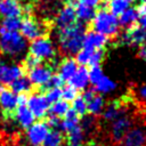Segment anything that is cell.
<instances>
[{"label": "cell", "mask_w": 146, "mask_h": 146, "mask_svg": "<svg viewBox=\"0 0 146 146\" xmlns=\"http://www.w3.org/2000/svg\"><path fill=\"white\" fill-rule=\"evenodd\" d=\"M108 11L112 13L114 16H120L125 9H128L130 7V3L127 0H111L108 1Z\"/></svg>", "instance_id": "4dcf8cb0"}, {"label": "cell", "mask_w": 146, "mask_h": 146, "mask_svg": "<svg viewBox=\"0 0 146 146\" xmlns=\"http://www.w3.org/2000/svg\"><path fill=\"white\" fill-rule=\"evenodd\" d=\"M50 128L46 121L34 122L26 129V139L31 146H42Z\"/></svg>", "instance_id": "52a82bcc"}, {"label": "cell", "mask_w": 146, "mask_h": 146, "mask_svg": "<svg viewBox=\"0 0 146 146\" xmlns=\"http://www.w3.org/2000/svg\"><path fill=\"white\" fill-rule=\"evenodd\" d=\"M137 96H138L141 100L146 102V83H145V84H141V86L137 89Z\"/></svg>", "instance_id": "b9f144b4"}, {"label": "cell", "mask_w": 146, "mask_h": 146, "mask_svg": "<svg viewBox=\"0 0 146 146\" xmlns=\"http://www.w3.org/2000/svg\"><path fill=\"white\" fill-rule=\"evenodd\" d=\"M21 19L19 17H9V18H3L0 24V30L3 31H19L21 26Z\"/></svg>", "instance_id": "d6a6232c"}, {"label": "cell", "mask_w": 146, "mask_h": 146, "mask_svg": "<svg viewBox=\"0 0 146 146\" xmlns=\"http://www.w3.org/2000/svg\"><path fill=\"white\" fill-rule=\"evenodd\" d=\"M60 91H62V99L67 103L75 99L78 96V90L70 84H66L63 88H60Z\"/></svg>", "instance_id": "e575fe53"}, {"label": "cell", "mask_w": 146, "mask_h": 146, "mask_svg": "<svg viewBox=\"0 0 146 146\" xmlns=\"http://www.w3.org/2000/svg\"><path fill=\"white\" fill-rule=\"evenodd\" d=\"M120 146H146V129L131 127L120 140Z\"/></svg>", "instance_id": "8fae6325"}, {"label": "cell", "mask_w": 146, "mask_h": 146, "mask_svg": "<svg viewBox=\"0 0 146 146\" xmlns=\"http://www.w3.org/2000/svg\"><path fill=\"white\" fill-rule=\"evenodd\" d=\"M121 40L124 44L129 46H141L146 41V30L139 25H133L122 34Z\"/></svg>", "instance_id": "4fadbf2b"}, {"label": "cell", "mask_w": 146, "mask_h": 146, "mask_svg": "<svg viewBox=\"0 0 146 146\" xmlns=\"http://www.w3.org/2000/svg\"><path fill=\"white\" fill-rule=\"evenodd\" d=\"M138 23H139V26L140 27H143L144 30H146V14L138 15Z\"/></svg>", "instance_id": "7bdbcfd3"}, {"label": "cell", "mask_w": 146, "mask_h": 146, "mask_svg": "<svg viewBox=\"0 0 146 146\" xmlns=\"http://www.w3.org/2000/svg\"><path fill=\"white\" fill-rule=\"evenodd\" d=\"M26 106L31 111V113L34 115V117L42 119L48 115L49 106L50 104L46 99L44 95L41 92H33L30 96H27Z\"/></svg>", "instance_id": "8992f818"}, {"label": "cell", "mask_w": 146, "mask_h": 146, "mask_svg": "<svg viewBox=\"0 0 146 146\" xmlns=\"http://www.w3.org/2000/svg\"><path fill=\"white\" fill-rule=\"evenodd\" d=\"M60 117H58V116H56V115H52V114H50L48 117H47V120H46V123L48 124V127L49 128H52V129H57V128H59V124H60Z\"/></svg>", "instance_id": "ab89813d"}, {"label": "cell", "mask_w": 146, "mask_h": 146, "mask_svg": "<svg viewBox=\"0 0 146 146\" xmlns=\"http://www.w3.org/2000/svg\"><path fill=\"white\" fill-rule=\"evenodd\" d=\"M138 21V13L136 8H131L129 7L128 9H125L117 18L119 25L125 29H129L131 26L135 25V23Z\"/></svg>", "instance_id": "d4e9b609"}, {"label": "cell", "mask_w": 146, "mask_h": 146, "mask_svg": "<svg viewBox=\"0 0 146 146\" xmlns=\"http://www.w3.org/2000/svg\"><path fill=\"white\" fill-rule=\"evenodd\" d=\"M63 84H64V81L62 80V78L58 74H52V76L50 78L48 83L44 86V89H48V88H60Z\"/></svg>", "instance_id": "74e56055"}, {"label": "cell", "mask_w": 146, "mask_h": 146, "mask_svg": "<svg viewBox=\"0 0 146 146\" xmlns=\"http://www.w3.org/2000/svg\"><path fill=\"white\" fill-rule=\"evenodd\" d=\"M29 52L40 62L52 60L56 56V47L50 38L42 35L31 41L29 46Z\"/></svg>", "instance_id": "277c9868"}, {"label": "cell", "mask_w": 146, "mask_h": 146, "mask_svg": "<svg viewBox=\"0 0 146 146\" xmlns=\"http://www.w3.org/2000/svg\"><path fill=\"white\" fill-rule=\"evenodd\" d=\"M91 27L94 31L111 38L119 33L120 25L116 16H114L107 9H99L95 11V15L91 19Z\"/></svg>", "instance_id": "3957f363"}, {"label": "cell", "mask_w": 146, "mask_h": 146, "mask_svg": "<svg viewBox=\"0 0 146 146\" xmlns=\"http://www.w3.org/2000/svg\"><path fill=\"white\" fill-rule=\"evenodd\" d=\"M105 57L104 50H90L87 48H81L75 54V62L80 66H96L100 65Z\"/></svg>", "instance_id": "30bf717a"}, {"label": "cell", "mask_w": 146, "mask_h": 146, "mask_svg": "<svg viewBox=\"0 0 146 146\" xmlns=\"http://www.w3.org/2000/svg\"><path fill=\"white\" fill-rule=\"evenodd\" d=\"M84 137H86L84 131L82 130L80 125H78L76 128H74L73 130L66 133V137H65L66 145L67 146H84Z\"/></svg>", "instance_id": "cb8c5ba5"}, {"label": "cell", "mask_w": 146, "mask_h": 146, "mask_svg": "<svg viewBox=\"0 0 146 146\" xmlns=\"http://www.w3.org/2000/svg\"><path fill=\"white\" fill-rule=\"evenodd\" d=\"M137 13L138 15H141V14H146V2H141L138 8H137Z\"/></svg>", "instance_id": "ee69618b"}, {"label": "cell", "mask_w": 146, "mask_h": 146, "mask_svg": "<svg viewBox=\"0 0 146 146\" xmlns=\"http://www.w3.org/2000/svg\"><path fill=\"white\" fill-rule=\"evenodd\" d=\"M86 26L82 23H75L70 27L58 30V44L62 52L67 56L75 55L83 46Z\"/></svg>", "instance_id": "6da1fadb"}, {"label": "cell", "mask_w": 146, "mask_h": 146, "mask_svg": "<svg viewBox=\"0 0 146 146\" xmlns=\"http://www.w3.org/2000/svg\"><path fill=\"white\" fill-rule=\"evenodd\" d=\"M10 90L17 95H21V94H27L31 89H32V84L29 80L27 76H19L18 79H16L15 81H13L10 84Z\"/></svg>", "instance_id": "484cf974"}, {"label": "cell", "mask_w": 146, "mask_h": 146, "mask_svg": "<svg viewBox=\"0 0 146 146\" xmlns=\"http://www.w3.org/2000/svg\"><path fill=\"white\" fill-rule=\"evenodd\" d=\"M24 70L18 64H6L2 73L0 74V82L2 84H10L13 81L22 76Z\"/></svg>", "instance_id": "44dd1931"}, {"label": "cell", "mask_w": 146, "mask_h": 146, "mask_svg": "<svg viewBox=\"0 0 146 146\" xmlns=\"http://www.w3.org/2000/svg\"><path fill=\"white\" fill-rule=\"evenodd\" d=\"M75 23H76L75 10L70 5H66L63 8H60L55 16V25L58 30L70 27Z\"/></svg>", "instance_id": "7c38bea8"}, {"label": "cell", "mask_w": 146, "mask_h": 146, "mask_svg": "<svg viewBox=\"0 0 146 146\" xmlns=\"http://www.w3.org/2000/svg\"><path fill=\"white\" fill-rule=\"evenodd\" d=\"M17 106H18L17 94L8 89H3L2 91H0V107L5 114L11 115Z\"/></svg>", "instance_id": "e0dca14e"}, {"label": "cell", "mask_w": 146, "mask_h": 146, "mask_svg": "<svg viewBox=\"0 0 146 146\" xmlns=\"http://www.w3.org/2000/svg\"><path fill=\"white\" fill-rule=\"evenodd\" d=\"M54 71L50 65H43L39 64L38 66L29 70V80L32 86L39 87V88H44V86L48 83L50 78L52 76Z\"/></svg>", "instance_id": "ba28073f"}, {"label": "cell", "mask_w": 146, "mask_h": 146, "mask_svg": "<svg viewBox=\"0 0 146 146\" xmlns=\"http://www.w3.org/2000/svg\"><path fill=\"white\" fill-rule=\"evenodd\" d=\"M23 14V6L19 0H0V17H19Z\"/></svg>", "instance_id": "ac0fdd59"}, {"label": "cell", "mask_w": 146, "mask_h": 146, "mask_svg": "<svg viewBox=\"0 0 146 146\" xmlns=\"http://www.w3.org/2000/svg\"><path fill=\"white\" fill-rule=\"evenodd\" d=\"M116 88V83L107 78L106 75H104L95 86H94V90L97 92V94H100V95H104V94H110L112 92L113 90H115Z\"/></svg>", "instance_id": "83f0119b"}, {"label": "cell", "mask_w": 146, "mask_h": 146, "mask_svg": "<svg viewBox=\"0 0 146 146\" xmlns=\"http://www.w3.org/2000/svg\"><path fill=\"white\" fill-rule=\"evenodd\" d=\"M6 62L2 59V58H0V74L2 73V71H3V68H5V66H6Z\"/></svg>", "instance_id": "bcb514c9"}, {"label": "cell", "mask_w": 146, "mask_h": 146, "mask_svg": "<svg viewBox=\"0 0 146 146\" xmlns=\"http://www.w3.org/2000/svg\"><path fill=\"white\" fill-rule=\"evenodd\" d=\"M75 10V16H76V19L80 21V23H88V22H91L94 15H95V9L94 8H90L88 6H84V5H81V3H78L74 8Z\"/></svg>", "instance_id": "4316f807"}, {"label": "cell", "mask_w": 146, "mask_h": 146, "mask_svg": "<svg viewBox=\"0 0 146 146\" xmlns=\"http://www.w3.org/2000/svg\"><path fill=\"white\" fill-rule=\"evenodd\" d=\"M86 146H102V145H99V144H97L95 141H91V143H88Z\"/></svg>", "instance_id": "7dc6e473"}, {"label": "cell", "mask_w": 146, "mask_h": 146, "mask_svg": "<svg viewBox=\"0 0 146 146\" xmlns=\"http://www.w3.org/2000/svg\"><path fill=\"white\" fill-rule=\"evenodd\" d=\"M64 1H65V2H73L74 0H64Z\"/></svg>", "instance_id": "f907efd6"}, {"label": "cell", "mask_w": 146, "mask_h": 146, "mask_svg": "<svg viewBox=\"0 0 146 146\" xmlns=\"http://www.w3.org/2000/svg\"><path fill=\"white\" fill-rule=\"evenodd\" d=\"M5 89V84H2L1 82H0V91H2Z\"/></svg>", "instance_id": "c3c4849f"}, {"label": "cell", "mask_w": 146, "mask_h": 146, "mask_svg": "<svg viewBox=\"0 0 146 146\" xmlns=\"http://www.w3.org/2000/svg\"><path fill=\"white\" fill-rule=\"evenodd\" d=\"M72 110L76 113V115L79 117H83L84 115L88 114V111H87V103L84 100V98L80 95L76 96L75 99L72 100Z\"/></svg>", "instance_id": "1f68e13d"}, {"label": "cell", "mask_w": 146, "mask_h": 146, "mask_svg": "<svg viewBox=\"0 0 146 146\" xmlns=\"http://www.w3.org/2000/svg\"><path fill=\"white\" fill-rule=\"evenodd\" d=\"M105 1H107V2H108V1H111V0H105Z\"/></svg>", "instance_id": "f5cc1de1"}, {"label": "cell", "mask_w": 146, "mask_h": 146, "mask_svg": "<svg viewBox=\"0 0 146 146\" xmlns=\"http://www.w3.org/2000/svg\"><path fill=\"white\" fill-rule=\"evenodd\" d=\"M99 2H100V0H79V3L88 6V7L94 8V9L99 5Z\"/></svg>", "instance_id": "60d3db41"}, {"label": "cell", "mask_w": 146, "mask_h": 146, "mask_svg": "<svg viewBox=\"0 0 146 146\" xmlns=\"http://www.w3.org/2000/svg\"><path fill=\"white\" fill-rule=\"evenodd\" d=\"M19 31H21L19 33L24 36L25 40L32 41L36 38L44 35L47 27L42 22L36 21V19L31 18V17H26L21 22Z\"/></svg>", "instance_id": "5b68a950"}, {"label": "cell", "mask_w": 146, "mask_h": 146, "mask_svg": "<svg viewBox=\"0 0 146 146\" xmlns=\"http://www.w3.org/2000/svg\"><path fill=\"white\" fill-rule=\"evenodd\" d=\"M141 1H143V2H146V0H141Z\"/></svg>", "instance_id": "816d5d0a"}, {"label": "cell", "mask_w": 146, "mask_h": 146, "mask_svg": "<svg viewBox=\"0 0 146 146\" xmlns=\"http://www.w3.org/2000/svg\"><path fill=\"white\" fill-rule=\"evenodd\" d=\"M68 84L75 88L76 90H86L88 89L90 82H89V75H88V68L86 66H79L76 72L73 74V76L68 80Z\"/></svg>", "instance_id": "d6986e66"}, {"label": "cell", "mask_w": 146, "mask_h": 146, "mask_svg": "<svg viewBox=\"0 0 146 146\" xmlns=\"http://www.w3.org/2000/svg\"><path fill=\"white\" fill-rule=\"evenodd\" d=\"M82 119V122H81V124H80V127L82 128V130L84 131V133H87V132H90L92 129H94V127H95V124H96V120H95V116H92V115H84L83 117H81Z\"/></svg>", "instance_id": "8d00e7d4"}, {"label": "cell", "mask_w": 146, "mask_h": 146, "mask_svg": "<svg viewBox=\"0 0 146 146\" xmlns=\"http://www.w3.org/2000/svg\"><path fill=\"white\" fill-rule=\"evenodd\" d=\"M138 56H139L143 60L146 62V47H141V48L139 49V51H138Z\"/></svg>", "instance_id": "f6af8a7d"}, {"label": "cell", "mask_w": 146, "mask_h": 146, "mask_svg": "<svg viewBox=\"0 0 146 146\" xmlns=\"http://www.w3.org/2000/svg\"><path fill=\"white\" fill-rule=\"evenodd\" d=\"M127 1H128L129 3H131V2H137L138 0H127Z\"/></svg>", "instance_id": "681fc988"}, {"label": "cell", "mask_w": 146, "mask_h": 146, "mask_svg": "<svg viewBox=\"0 0 146 146\" xmlns=\"http://www.w3.org/2000/svg\"><path fill=\"white\" fill-rule=\"evenodd\" d=\"M124 103H122L121 100H114L111 104H108L107 106H105L104 111H103V117L105 121L107 122H112L114 120H116L117 117L124 115Z\"/></svg>", "instance_id": "7402d4cb"}, {"label": "cell", "mask_w": 146, "mask_h": 146, "mask_svg": "<svg viewBox=\"0 0 146 146\" xmlns=\"http://www.w3.org/2000/svg\"><path fill=\"white\" fill-rule=\"evenodd\" d=\"M65 137L63 135V132L58 129H52L49 130L42 146H62L64 144Z\"/></svg>", "instance_id": "f1b7e54d"}, {"label": "cell", "mask_w": 146, "mask_h": 146, "mask_svg": "<svg viewBox=\"0 0 146 146\" xmlns=\"http://www.w3.org/2000/svg\"><path fill=\"white\" fill-rule=\"evenodd\" d=\"M145 122H146V120H145Z\"/></svg>", "instance_id": "db71d44e"}, {"label": "cell", "mask_w": 146, "mask_h": 146, "mask_svg": "<svg viewBox=\"0 0 146 146\" xmlns=\"http://www.w3.org/2000/svg\"><path fill=\"white\" fill-rule=\"evenodd\" d=\"M78 125H80V117L76 115V113L72 108H70L60 120V124H59L60 131H64L67 133L74 128H76Z\"/></svg>", "instance_id": "603a6c76"}, {"label": "cell", "mask_w": 146, "mask_h": 146, "mask_svg": "<svg viewBox=\"0 0 146 146\" xmlns=\"http://www.w3.org/2000/svg\"><path fill=\"white\" fill-rule=\"evenodd\" d=\"M88 75H89V82L92 86H95L105 74H104V71L100 67V65H96V66H91L88 70Z\"/></svg>", "instance_id": "836d02e7"}, {"label": "cell", "mask_w": 146, "mask_h": 146, "mask_svg": "<svg viewBox=\"0 0 146 146\" xmlns=\"http://www.w3.org/2000/svg\"><path fill=\"white\" fill-rule=\"evenodd\" d=\"M132 127V121L129 116L122 115L117 117L116 120L112 121L111 124V137L114 141L120 143V140L123 138V136L127 133V131Z\"/></svg>", "instance_id": "9a60e30c"}, {"label": "cell", "mask_w": 146, "mask_h": 146, "mask_svg": "<svg viewBox=\"0 0 146 146\" xmlns=\"http://www.w3.org/2000/svg\"><path fill=\"white\" fill-rule=\"evenodd\" d=\"M107 43H108L107 36L91 30L89 32H86L82 48H87L90 50H104Z\"/></svg>", "instance_id": "5bb4252c"}, {"label": "cell", "mask_w": 146, "mask_h": 146, "mask_svg": "<svg viewBox=\"0 0 146 146\" xmlns=\"http://www.w3.org/2000/svg\"><path fill=\"white\" fill-rule=\"evenodd\" d=\"M43 95H44V97L49 104H52V103L62 99L60 88H48V89H46V92Z\"/></svg>", "instance_id": "d590c367"}, {"label": "cell", "mask_w": 146, "mask_h": 146, "mask_svg": "<svg viewBox=\"0 0 146 146\" xmlns=\"http://www.w3.org/2000/svg\"><path fill=\"white\" fill-rule=\"evenodd\" d=\"M87 103V111L89 115L96 116L103 113L105 108V99L103 95L97 94L94 89H86L81 95Z\"/></svg>", "instance_id": "9c48e42d"}, {"label": "cell", "mask_w": 146, "mask_h": 146, "mask_svg": "<svg viewBox=\"0 0 146 146\" xmlns=\"http://www.w3.org/2000/svg\"><path fill=\"white\" fill-rule=\"evenodd\" d=\"M27 49V40L18 31L0 30V52L10 57L22 56Z\"/></svg>", "instance_id": "7a4b0ae2"}, {"label": "cell", "mask_w": 146, "mask_h": 146, "mask_svg": "<svg viewBox=\"0 0 146 146\" xmlns=\"http://www.w3.org/2000/svg\"><path fill=\"white\" fill-rule=\"evenodd\" d=\"M39 64H41V62H40L38 58L33 57L32 55L26 56L25 59H24V67H25L27 71L31 70V68H33V67H35V66H38Z\"/></svg>", "instance_id": "f35d334b"}, {"label": "cell", "mask_w": 146, "mask_h": 146, "mask_svg": "<svg viewBox=\"0 0 146 146\" xmlns=\"http://www.w3.org/2000/svg\"><path fill=\"white\" fill-rule=\"evenodd\" d=\"M68 110H70V104H68L67 102L63 100V99H59V100L52 103V104L49 106V112H50V114L56 115V116H58V117H60V119L67 113Z\"/></svg>", "instance_id": "f546056e"}, {"label": "cell", "mask_w": 146, "mask_h": 146, "mask_svg": "<svg viewBox=\"0 0 146 146\" xmlns=\"http://www.w3.org/2000/svg\"><path fill=\"white\" fill-rule=\"evenodd\" d=\"M10 116H13L15 122H17V124L23 129H27L35 122L34 115L31 113L26 105H18Z\"/></svg>", "instance_id": "2e32d148"}, {"label": "cell", "mask_w": 146, "mask_h": 146, "mask_svg": "<svg viewBox=\"0 0 146 146\" xmlns=\"http://www.w3.org/2000/svg\"><path fill=\"white\" fill-rule=\"evenodd\" d=\"M57 67H58V73L57 74L62 78V80L63 81H68L73 76V74L76 72L79 65H78V63L75 62L74 58L68 56V57H65L63 60H60V63L58 64Z\"/></svg>", "instance_id": "ffe728a7"}]
</instances>
